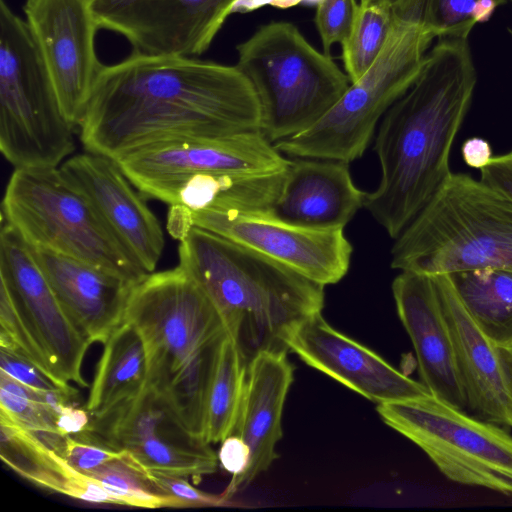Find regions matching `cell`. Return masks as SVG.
Instances as JSON below:
<instances>
[{"instance_id":"obj_17","label":"cell","mask_w":512,"mask_h":512,"mask_svg":"<svg viewBox=\"0 0 512 512\" xmlns=\"http://www.w3.org/2000/svg\"><path fill=\"white\" fill-rule=\"evenodd\" d=\"M286 343L308 366L377 405L431 395L421 382L406 376L374 351L330 326L321 311L298 323Z\"/></svg>"},{"instance_id":"obj_13","label":"cell","mask_w":512,"mask_h":512,"mask_svg":"<svg viewBox=\"0 0 512 512\" xmlns=\"http://www.w3.org/2000/svg\"><path fill=\"white\" fill-rule=\"evenodd\" d=\"M0 285L40 348L53 380L88 387L82 364L91 345L62 306L31 246L3 218L0 231Z\"/></svg>"},{"instance_id":"obj_34","label":"cell","mask_w":512,"mask_h":512,"mask_svg":"<svg viewBox=\"0 0 512 512\" xmlns=\"http://www.w3.org/2000/svg\"><path fill=\"white\" fill-rule=\"evenodd\" d=\"M79 472L89 475L93 470L120 457L123 450H115L94 438L86 430L64 436L58 452Z\"/></svg>"},{"instance_id":"obj_31","label":"cell","mask_w":512,"mask_h":512,"mask_svg":"<svg viewBox=\"0 0 512 512\" xmlns=\"http://www.w3.org/2000/svg\"><path fill=\"white\" fill-rule=\"evenodd\" d=\"M480 0H425L421 23L435 38L469 36L476 24L473 14Z\"/></svg>"},{"instance_id":"obj_36","label":"cell","mask_w":512,"mask_h":512,"mask_svg":"<svg viewBox=\"0 0 512 512\" xmlns=\"http://www.w3.org/2000/svg\"><path fill=\"white\" fill-rule=\"evenodd\" d=\"M0 370L32 388L46 391L64 390L77 393V390L72 386L64 387L56 383L28 358L2 347H0Z\"/></svg>"},{"instance_id":"obj_32","label":"cell","mask_w":512,"mask_h":512,"mask_svg":"<svg viewBox=\"0 0 512 512\" xmlns=\"http://www.w3.org/2000/svg\"><path fill=\"white\" fill-rule=\"evenodd\" d=\"M0 413L37 435H60L52 410L33 398L0 388Z\"/></svg>"},{"instance_id":"obj_37","label":"cell","mask_w":512,"mask_h":512,"mask_svg":"<svg viewBox=\"0 0 512 512\" xmlns=\"http://www.w3.org/2000/svg\"><path fill=\"white\" fill-rule=\"evenodd\" d=\"M217 455L222 468L236 477L246 470L250 451L241 437L231 434L221 442Z\"/></svg>"},{"instance_id":"obj_41","label":"cell","mask_w":512,"mask_h":512,"mask_svg":"<svg viewBox=\"0 0 512 512\" xmlns=\"http://www.w3.org/2000/svg\"><path fill=\"white\" fill-rule=\"evenodd\" d=\"M400 16H410L421 20L425 0H385Z\"/></svg>"},{"instance_id":"obj_30","label":"cell","mask_w":512,"mask_h":512,"mask_svg":"<svg viewBox=\"0 0 512 512\" xmlns=\"http://www.w3.org/2000/svg\"><path fill=\"white\" fill-rule=\"evenodd\" d=\"M95 479L117 502L142 508L175 507L150 480L147 469L128 452L93 470Z\"/></svg>"},{"instance_id":"obj_23","label":"cell","mask_w":512,"mask_h":512,"mask_svg":"<svg viewBox=\"0 0 512 512\" xmlns=\"http://www.w3.org/2000/svg\"><path fill=\"white\" fill-rule=\"evenodd\" d=\"M31 248L72 321L90 344H104L123 322L135 284L84 261Z\"/></svg>"},{"instance_id":"obj_38","label":"cell","mask_w":512,"mask_h":512,"mask_svg":"<svg viewBox=\"0 0 512 512\" xmlns=\"http://www.w3.org/2000/svg\"><path fill=\"white\" fill-rule=\"evenodd\" d=\"M480 171V180L504 193L512 200V150L505 154L493 156Z\"/></svg>"},{"instance_id":"obj_4","label":"cell","mask_w":512,"mask_h":512,"mask_svg":"<svg viewBox=\"0 0 512 512\" xmlns=\"http://www.w3.org/2000/svg\"><path fill=\"white\" fill-rule=\"evenodd\" d=\"M179 265L219 311L247 366L260 353L288 352L293 328L324 306V285L252 249L190 226Z\"/></svg>"},{"instance_id":"obj_39","label":"cell","mask_w":512,"mask_h":512,"mask_svg":"<svg viewBox=\"0 0 512 512\" xmlns=\"http://www.w3.org/2000/svg\"><path fill=\"white\" fill-rule=\"evenodd\" d=\"M91 415L87 409L66 404L56 417V426L62 436L74 435L84 431L90 423Z\"/></svg>"},{"instance_id":"obj_1","label":"cell","mask_w":512,"mask_h":512,"mask_svg":"<svg viewBox=\"0 0 512 512\" xmlns=\"http://www.w3.org/2000/svg\"><path fill=\"white\" fill-rule=\"evenodd\" d=\"M260 127L257 96L236 66L135 51L103 65L78 126L87 151L114 160L155 142Z\"/></svg>"},{"instance_id":"obj_18","label":"cell","mask_w":512,"mask_h":512,"mask_svg":"<svg viewBox=\"0 0 512 512\" xmlns=\"http://www.w3.org/2000/svg\"><path fill=\"white\" fill-rule=\"evenodd\" d=\"M60 168L145 271L154 272L164 249L163 231L118 162L88 151L68 158Z\"/></svg>"},{"instance_id":"obj_12","label":"cell","mask_w":512,"mask_h":512,"mask_svg":"<svg viewBox=\"0 0 512 512\" xmlns=\"http://www.w3.org/2000/svg\"><path fill=\"white\" fill-rule=\"evenodd\" d=\"M85 430L110 448L128 452L149 470L197 480L213 474L219 464L210 443L193 435L170 403L151 388L91 415Z\"/></svg>"},{"instance_id":"obj_27","label":"cell","mask_w":512,"mask_h":512,"mask_svg":"<svg viewBox=\"0 0 512 512\" xmlns=\"http://www.w3.org/2000/svg\"><path fill=\"white\" fill-rule=\"evenodd\" d=\"M449 277L482 333L497 347L512 345V270L478 268Z\"/></svg>"},{"instance_id":"obj_2","label":"cell","mask_w":512,"mask_h":512,"mask_svg":"<svg viewBox=\"0 0 512 512\" xmlns=\"http://www.w3.org/2000/svg\"><path fill=\"white\" fill-rule=\"evenodd\" d=\"M477 81L468 36H445L374 136L381 177L364 207L396 239L451 175L453 142Z\"/></svg>"},{"instance_id":"obj_24","label":"cell","mask_w":512,"mask_h":512,"mask_svg":"<svg viewBox=\"0 0 512 512\" xmlns=\"http://www.w3.org/2000/svg\"><path fill=\"white\" fill-rule=\"evenodd\" d=\"M286 168L273 173L196 174L153 187L143 196L188 211L269 214Z\"/></svg>"},{"instance_id":"obj_21","label":"cell","mask_w":512,"mask_h":512,"mask_svg":"<svg viewBox=\"0 0 512 512\" xmlns=\"http://www.w3.org/2000/svg\"><path fill=\"white\" fill-rule=\"evenodd\" d=\"M432 277L450 329L468 409L479 419L512 427V402L498 347L468 314L449 275Z\"/></svg>"},{"instance_id":"obj_33","label":"cell","mask_w":512,"mask_h":512,"mask_svg":"<svg viewBox=\"0 0 512 512\" xmlns=\"http://www.w3.org/2000/svg\"><path fill=\"white\" fill-rule=\"evenodd\" d=\"M358 2L356 0H318L315 23L324 53L329 55L331 47L343 44L353 26Z\"/></svg>"},{"instance_id":"obj_14","label":"cell","mask_w":512,"mask_h":512,"mask_svg":"<svg viewBox=\"0 0 512 512\" xmlns=\"http://www.w3.org/2000/svg\"><path fill=\"white\" fill-rule=\"evenodd\" d=\"M240 0H89L99 29L151 56L206 52Z\"/></svg>"},{"instance_id":"obj_3","label":"cell","mask_w":512,"mask_h":512,"mask_svg":"<svg viewBox=\"0 0 512 512\" xmlns=\"http://www.w3.org/2000/svg\"><path fill=\"white\" fill-rule=\"evenodd\" d=\"M123 321L136 328L145 347L144 387L162 395L185 427L204 439L207 399L229 335L214 303L178 264L133 286Z\"/></svg>"},{"instance_id":"obj_7","label":"cell","mask_w":512,"mask_h":512,"mask_svg":"<svg viewBox=\"0 0 512 512\" xmlns=\"http://www.w3.org/2000/svg\"><path fill=\"white\" fill-rule=\"evenodd\" d=\"M1 218L33 248L84 261L133 284L149 274L60 166L15 168Z\"/></svg>"},{"instance_id":"obj_25","label":"cell","mask_w":512,"mask_h":512,"mask_svg":"<svg viewBox=\"0 0 512 512\" xmlns=\"http://www.w3.org/2000/svg\"><path fill=\"white\" fill-rule=\"evenodd\" d=\"M0 456L14 472L38 487L86 502L117 504L95 479L76 470L37 434L1 413Z\"/></svg>"},{"instance_id":"obj_16","label":"cell","mask_w":512,"mask_h":512,"mask_svg":"<svg viewBox=\"0 0 512 512\" xmlns=\"http://www.w3.org/2000/svg\"><path fill=\"white\" fill-rule=\"evenodd\" d=\"M116 161L142 195L153 187L191 175L273 173L289 163L260 130L155 142Z\"/></svg>"},{"instance_id":"obj_19","label":"cell","mask_w":512,"mask_h":512,"mask_svg":"<svg viewBox=\"0 0 512 512\" xmlns=\"http://www.w3.org/2000/svg\"><path fill=\"white\" fill-rule=\"evenodd\" d=\"M399 319L417 356L421 383L438 400L466 411L452 338L432 276L403 270L392 282Z\"/></svg>"},{"instance_id":"obj_20","label":"cell","mask_w":512,"mask_h":512,"mask_svg":"<svg viewBox=\"0 0 512 512\" xmlns=\"http://www.w3.org/2000/svg\"><path fill=\"white\" fill-rule=\"evenodd\" d=\"M293 372L287 352H263L248 365L243 402L233 434L247 444L250 458L246 470L232 477L221 494L226 502L278 458L276 445L283 434L282 412Z\"/></svg>"},{"instance_id":"obj_6","label":"cell","mask_w":512,"mask_h":512,"mask_svg":"<svg viewBox=\"0 0 512 512\" xmlns=\"http://www.w3.org/2000/svg\"><path fill=\"white\" fill-rule=\"evenodd\" d=\"M236 49L235 66L259 102L260 131L273 144L314 125L352 83L328 54L316 50L289 22L260 26Z\"/></svg>"},{"instance_id":"obj_35","label":"cell","mask_w":512,"mask_h":512,"mask_svg":"<svg viewBox=\"0 0 512 512\" xmlns=\"http://www.w3.org/2000/svg\"><path fill=\"white\" fill-rule=\"evenodd\" d=\"M154 485L166 497L174 502L175 507L217 506L226 503L222 495H213L195 488L187 477L147 469Z\"/></svg>"},{"instance_id":"obj_10","label":"cell","mask_w":512,"mask_h":512,"mask_svg":"<svg viewBox=\"0 0 512 512\" xmlns=\"http://www.w3.org/2000/svg\"><path fill=\"white\" fill-rule=\"evenodd\" d=\"M383 422L416 444L449 480L512 495V436L432 395L377 405Z\"/></svg>"},{"instance_id":"obj_26","label":"cell","mask_w":512,"mask_h":512,"mask_svg":"<svg viewBox=\"0 0 512 512\" xmlns=\"http://www.w3.org/2000/svg\"><path fill=\"white\" fill-rule=\"evenodd\" d=\"M103 345L86 404L90 415L136 396L146 380L145 347L133 325L123 321Z\"/></svg>"},{"instance_id":"obj_5","label":"cell","mask_w":512,"mask_h":512,"mask_svg":"<svg viewBox=\"0 0 512 512\" xmlns=\"http://www.w3.org/2000/svg\"><path fill=\"white\" fill-rule=\"evenodd\" d=\"M394 240L391 267L400 271L512 270V200L480 179L451 173Z\"/></svg>"},{"instance_id":"obj_43","label":"cell","mask_w":512,"mask_h":512,"mask_svg":"<svg viewBox=\"0 0 512 512\" xmlns=\"http://www.w3.org/2000/svg\"><path fill=\"white\" fill-rule=\"evenodd\" d=\"M512 1V0H511Z\"/></svg>"},{"instance_id":"obj_22","label":"cell","mask_w":512,"mask_h":512,"mask_svg":"<svg viewBox=\"0 0 512 512\" xmlns=\"http://www.w3.org/2000/svg\"><path fill=\"white\" fill-rule=\"evenodd\" d=\"M367 193L354 183L349 163L333 159H289L270 215L304 227L343 228L364 207Z\"/></svg>"},{"instance_id":"obj_8","label":"cell","mask_w":512,"mask_h":512,"mask_svg":"<svg viewBox=\"0 0 512 512\" xmlns=\"http://www.w3.org/2000/svg\"><path fill=\"white\" fill-rule=\"evenodd\" d=\"M433 38L420 19L397 15L384 48L364 75L319 121L275 147L292 157L347 163L362 157L386 112L419 76Z\"/></svg>"},{"instance_id":"obj_40","label":"cell","mask_w":512,"mask_h":512,"mask_svg":"<svg viewBox=\"0 0 512 512\" xmlns=\"http://www.w3.org/2000/svg\"><path fill=\"white\" fill-rule=\"evenodd\" d=\"M461 153L464 162L476 169L486 166L493 157L489 142L481 137L468 138L462 145Z\"/></svg>"},{"instance_id":"obj_9","label":"cell","mask_w":512,"mask_h":512,"mask_svg":"<svg viewBox=\"0 0 512 512\" xmlns=\"http://www.w3.org/2000/svg\"><path fill=\"white\" fill-rule=\"evenodd\" d=\"M24 19L0 0V150L15 168L58 167L75 148Z\"/></svg>"},{"instance_id":"obj_11","label":"cell","mask_w":512,"mask_h":512,"mask_svg":"<svg viewBox=\"0 0 512 512\" xmlns=\"http://www.w3.org/2000/svg\"><path fill=\"white\" fill-rule=\"evenodd\" d=\"M190 226L206 229L269 257L324 286L339 282L350 267L352 245L343 228L295 225L265 213L188 211L170 206L172 237Z\"/></svg>"},{"instance_id":"obj_15","label":"cell","mask_w":512,"mask_h":512,"mask_svg":"<svg viewBox=\"0 0 512 512\" xmlns=\"http://www.w3.org/2000/svg\"><path fill=\"white\" fill-rule=\"evenodd\" d=\"M23 12L61 108L77 128L104 65L89 0H25Z\"/></svg>"},{"instance_id":"obj_29","label":"cell","mask_w":512,"mask_h":512,"mask_svg":"<svg viewBox=\"0 0 512 512\" xmlns=\"http://www.w3.org/2000/svg\"><path fill=\"white\" fill-rule=\"evenodd\" d=\"M385 0H360L353 26L342 44L344 67L351 82L357 81L376 61L396 19Z\"/></svg>"},{"instance_id":"obj_42","label":"cell","mask_w":512,"mask_h":512,"mask_svg":"<svg viewBox=\"0 0 512 512\" xmlns=\"http://www.w3.org/2000/svg\"><path fill=\"white\" fill-rule=\"evenodd\" d=\"M498 353L509 396L512 402V345L506 347H498Z\"/></svg>"},{"instance_id":"obj_28","label":"cell","mask_w":512,"mask_h":512,"mask_svg":"<svg viewBox=\"0 0 512 512\" xmlns=\"http://www.w3.org/2000/svg\"><path fill=\"white\" fill-rule=\"evenodd\" d=\"M248 366L228 335L210 387L204 426V440L221 443L234 433L239 418Z\"/></svg>"}]
</instances>
